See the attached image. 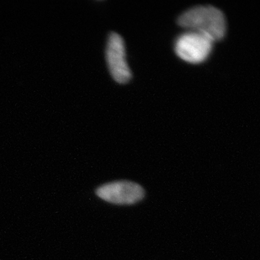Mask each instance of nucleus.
Returning a JSON list of instances; mask_svg holds the SVG:
<instances>
[{
	"mask_svg": "<svg viewBox=\"0 0 260 260\" xmlns=\"http://www.w3.org/2000/svg\"><path fill=\"white\" fill-rule=\"evenodd\" d=\"M211 38L198 32L188 31L180 35L174 43L177 56L189 63L199 64L206 61L213 49Z\"/></svg>",
	"mask_w": 260,
	"mask_h": 260,
	"instance_id": "nucleus-2",
	"label": "nucleus"
},
{
	"mask_svg": "<svg viewBox=\"0 0 260 260\" xmlns=\"http://www.w3.org/2000/svg\"><path fill=\"white\" fill-rule=\"evenodd\" d=\"M96 194L103 201L116 205H133L144 198L143 187L134 182L116 181L99 187Z\"/></svg>",
	"mask_w": 260,
	"mask_h": 260,
	"instance_id": "nucleus-3",
	"label": "nucleus"
},
{
	"mask_svg": "<svg viewBox=\"0 0 260 260\" xmlns=\"http://www.w3.org/2000/svg\"><path fill=\"white\" fill-rule=\"evenodd\" d=\"M106 60L110 73L115 81L121 84L130 81L132 72L125 59L124 40L116 32H112L109 36L106 47Z\"/></svg>",
	"mask_w": 260,
	"mask_h": 260,
	"instance_id": "nucleus-4",
	"label": "nucleus"
},
{
	"mask_svg": "<svg viewBox=\"0 0 260 260\" xmlns=\"http://www.w3.org/2000/svg\"><path fill=\"white\" fill-rule=\"evenodd\" d=\"M178 24L189 31L198 32L213 42L223 39L226 32L225 15L214 6H197L183 13Z\"/></svg>",
	"mask_w": 260,
	"mask_h": 260,
	"instance_id": "nucleus-1",
	"label": "nucleus"
}]
</instances>
